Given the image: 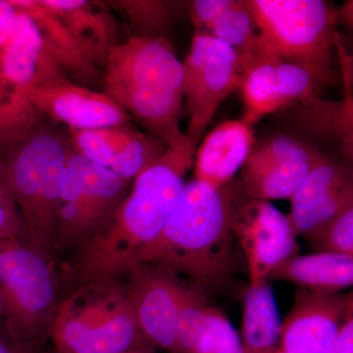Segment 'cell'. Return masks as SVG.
<instances>
[{
  "label": "cell",
  "instance_id": "6da1fadb",
  "mask_svg": "<svg viewBox=\"0 0 353 353\" xmlns=\"http://www.w3.org/2000/svg\"><path fill=\"white\" fill-rule=\"evenodd\" d=\"M194 148H169L134 179L132 189L111 219L77 250L65 274L69 292L114 280L138 264L163 231L194 164Z\"/></svg>",
  "mask_w": 353,
  "mask_h": 353
},
{
  "label": "cell",
  "instance_id": "7a4b0ae2",
  "mask_svg": "<svg viewBox=\"0 0 353 353\" xmlns=\"http://www.w3.org/2000/svg\"><path fill=\"white\" fill-rule=\"evenodd\" d=\"M248 199L241 181L215 188L192 179L159 238L137 265L166 267L206 292L222 287L234 269L236 211Z\"/></svg>",
  "mask_w": 353,
  "mask_h": 353
},
{
  "label": "cell",
  "instance_id": "3957f363",
  "mask_svg": "<svg viewBox=\"0 0 353 353\" xmlns=\"http://www.w3.org/2000/svg\"><path fill=\"white\" fill-rule=\"evenodd\" d=\"M104 94L134 114L168 148L190 146L180 121L183 109V65L162 37H132L109 52Z\"/></svg>",
  "mask_w": 353,
  "mask_h": 353
},
{
  "label": "cell",
  "instance_id": "277c9868",
  "mask_svg": "<svg viewBox=\"0 0 353 353\" xmlns=\"http://www.w3.org/2000/svg\"><path fill=\"white\" fill-rule=\"evenodd\" d=\"M71 150L70 137L39 121L15 143L0 150L29 245L48 260L55 250L58 202Z\"/></svg>",
  "mask_w": 353,
  "mask_h": 353
},
{
  "label": "cell",
  "instance_id": "5b68a950",
  "mask_svg": "<svg viewBox=\"0 0 353 353\" xmlns=\"http://www.w3.org/2000/svg\"><path fill=\"white\" fill-rule=\"evenodd\" d=\"M50 333L57 353H125L152 345L118 279L70 292L57 305Z\"/></svg>",
  "mask_w": 353,
  "mask_h": 353
},
{
  "label": "cell",
  "instance_id": "8992f818",
  "mask_svg": "<svg viewBox=\"0 0 353 353\" xmlns=\"http://www.w3.org/2000/svg\"><path fill=\"white\" fill-rule=\"evenodd\" d=\"M259 31L256 61L333 69L336 11L321 0H248Z\"/></svg>",
  "mask_w": 353,
  "mask_h": 353
},
{
  "label": "cell",
  "instance_id": "52a82bcc",
  "mask_svg": "<svg viewBox=\"0 0 353 353\" xmlns=\"http://www.w3.org/2000/svg\"><path fill=\"white\" fill-rule=\"evenodd\" d=\"M57 294L50 260L20 241L0 250V303L14 343L32 350V343L50 331Z\"/></svg>",
  "mask_w": 353,
  "mask_h": 353
},
{
  "label": "cell",
  "instance_id": "ba28073f",
  "mask_svg": "<svg viewBox=\"0 0 353 353\" xmlns=\"http://www.w3.org/2000/svg\"><path fill=\"white\" fill-rule=\"evenodd\" d=\"M183 65V94L190 122L185 137L194 148L222 102L239 90L238 59L228 44L197 31Z\"/></svg>",
  "mask_w": 353,
  "mask_h": 353
},
{
  "label": "cell",
  "instance_id": "9c48e42d",
  "mask_svg": "<svg viewBox=\"0 0 353 353\" xmlns=\"http://www.w3.org/2000/svg\"><path fill=\"white\" fill-rule=\"evenodd\" d=\"M234 234L245 254L250 285L268 282L278 265L301 250L288 216L266 201L248 199L241 204Z\"/></svg>",
  "mask_w": 353,
  "mask_h": 353
},
{
  "label": "cell",
  "instance_id": "30bf717a",
  "mask_svg": "<svg viewBox=\"0 0 353 353\" xmlns=\"http://www.w3.org/2000/svg\"><path fill=\"white\" fill-rule=\"evenodd\" d=\"M287 215L296 236L309 241L353 205V176L348 161L326 153L290 196Z\"/></svg>",
  "mask_w": 353,
  "mask_h": 353
},
{
  "label": "cell",
  "instance_id": "8fae6325",
  "mask_svg": "<svg viewBox=\"0 0 353 353\" xmlns=\"http://www.w3.org/2000/svg\"><path fill=\"white\" fill-rule=\"evenodd\" d=\"M125 285L139 329L152 345L179 353L176 321L182 281L155 264H139L127 272Z\"/></svg>",
  "mask_w": 353,
  "mask_h": 353
},
{
  "label": "cell",
  "instance_id": "7c38bea8",
  "mask_svg": "<svg viewBox=\"0 0 353 353\" xmlns=\"http://www.w3.org/2000/svg\"><path fill=\"white\" fill-rule=\"evenodd\" d=\"M352 299V294L297 289L275 353H328Z\"/></svg>",
  "mask_w": 353,
  "mask_h": 353
},
{
  "label": "cell",
  "instance_id": "4fadbf2b",
  "mask_svg": "<svg viewBox=\"0 0 353 353\" xmlns=\"http://www.w3.org/2000/svg\"><path fill=\"white\" fill-rule=\"evenodd\" d=\"M0 76L10 88L16 103H30V88L57 85L70 81L58 66L38 26L27 14L18 11L13 31L0 52Z\"/></svg>",
  "mask_w": 353,
  "mask_h": 353
},
{
  "label": "cell",
  "instance_id": "5bb4252c",
  "mask_svg": "<svg viewBox=\"0 0 353 353\" xmlns=\"http://www.w3.org/2000/svg\"><path fill=\"white\" fill-rule=\"evenodd\" d=\"M26 97L37 113L63 123L70 129L121 126L130 119L127 111L108 94L71 81L30 88Z\"/></svg>",
  "mask_w": 353,
  "mask_h": 353
},
{
  "label": "cell",
  "instance_id": "9a60e30c",
  "mask_svg": "<svg viewBox=\"0 0 353 353\" xmlns=\"http://www.w3.org/2000/svg\"><path fill=\"white\" fill-rule=\"evenodd\" d=\"M63 23L95 67L105 64L118 43V25L105 4L88 0H39Z\"/></svg>",
  "mask_w": 353,
  "mask_h": 353
},
{
  "label": "cell",
  "instance_id": "2e32d148",
  "mask_svg": "<svg viewBox=\"0 0 353 353\" xmlns=\"http://www.w3.org/2000/svg\"><path fill=\"white\" fill-rule=\"evenodd\" d=\"M254 131L243 120H229L209 132L194 160V179L221 188L233 180L252 152Z\"/></svg>",
  "mask_w": 353,
  "mask_h": 353
},
{
  "label": "cell",
  "instance_id": "e0dca14e",
  "mask_svg": "<svg viewBox=\"0 0 353 353\" xmlns=\"http://www.w3.org/2000/svg\"><path fill=\"white\" fill-rule=\"evenodd\" d=\"M268 280L285 281L310 292L338 294L353 284V256L321 252L296 255L278 265Z\"/></svg>",
  "mask_w": 353,
  "mask_h": 353
},
{
  "label": "cell",
  "instance_id": "ac0fdd59",
  "mask_svg": "<svg viewBox=\"0 0 353 353\" xmlns=\"http://www.w3.org/2000/svg\"><path fill=\"white\" fill-rule=\"evenodd\" d=\"M130 183L108 168L88 161L77 230V250L108 224L129 194Z\"/></svg>",
  "mask_w": 353,
  "mask_h": 353
},
{
  "label": "cell",
  "instance_id": "d6986e66",
  "mask_svg": "<svg viewBox=\"0 0 353 353\" xmlns=\"http://www.w3.org/2000/svg\"><path fill=\"white\" fill-rule=\"evenodd\" d=\"M10 2L18 11L27 14L34 21L53 59L67 76L83 83L94 82L99 78L97 67L83 55L63 23L39 0Z\"/></svg>",
  "mask_w": 353,
  "mask_h": 353
},
{
  "label": "cell",
  "instance_id": "ffe728a7",
  "mask_svg": "<svg viewBox=\"0 0 353 353\" xmlns=\"http://www.w3.org/2000/svg\"><path fill=\"white\" fill-rule=\"evenodd\" d=\"M282 322L268 282L250 285L243 301L241 353H275Z\"/></svg>",
  "mask_w": 353,
  "mask_h": 353
},
{
  "label": "cell",
  "instance_id": "44dd1931",
  "mask_svg": "<svg viewBox=\"0 0 353 353\" xmlns=\"http://www.w3.org/2000/svg\"><path fill=\"white\" fill-rule=\"evenodd\" d=\"M325 154L312 161L285 163H255L245 160L241 167V183L246 196L266 201L290 199Z\"/></svg>",
  "mask_w": 353,
  "mask_h": 353
},
{
  "label": "cell",
  "instance_id": "7402d4cb",
  "mask_svg": "<svg viewBox=\"0 0 353 353\" xmlns=\"http://www.w3.org/2000/svg\"><path fill=\"white\" fill-rule=\"evenodd\" d=\"M209 34L233 50L238 59L241 76L256 62L257 31L250 2L236 1L211 28Z\"/></svg>",
  "mask_w": 353,
  "mask_h": 353
},
{
  "label": "cell",
  "instance_id": "603a6c76",
  "mask_svg": "<svg viewBox=\"0 0 353 353\" xmlns=\"http://www.w3.org/2000/svg\"><path fill=\"white\" fill-rule=\"evenodd\" d=\"M277 62L259 60L241 75L240 87L245 103L243 120L252 126L262 117L283 108L279 95Z\"/></svg>",
  "mask_w": 353,
  "mask_h": 353
},
{
  "label": "cell",
  "instance_id": "cb8c5ba5",
  "mask_svg": "<svg viewBox=\"0 0 353 353\" xmlns=\"http://www.w3.org/2000/svg\"><path fill=\"white\" fill-rule=\"evenodd\" d=\"M277 88L283 108L304 102L334 83L333 69L283 62L276 67Z\"/></svg>",
  "mask_w": 353,
  "mask_h": 353
},
{
  "label": "cell",
  "instance_id": "d4e9b609",
  "mask_svg": "<svg viewBox=\"0 0 353 353\" xmlns=\"http://www.w3.org/2000/svg\"><path fill=\"white\" fill-rule=\"evenodd\" d=\"M137 131L121 125L97 129H70L72 150L97 166L108 168L116 155L136 134Z\"/></svg>",
  "mask_w": 353,
  "mask_h": 353
},
{
  "label": "cell",
  "instance_id": "484cf974",
  "mask_svg": "<svg viewBox=\"0 0 353 353\" xmlns=\"http://www.w3.org/2000/svg\"><path fill=\"white\" fill-rule=\"evenodd\" d=\"M206 290L182 283L176 321V341L179 353H192L206 323L208 306Z\"/></svg>",
  "mask_w": 353,
  "mask_h": 353
},
{
  "label": "cell",
  "instance_id": "4316f807",
  "mask_svg": "<svg viewBox=\"0 0 353 353\" xmlns=\"http://www.w3.org/2000/svg\"><path fill=\"white\" fill-rule=\"evenodd\" d=\"M326 152L307 139L290 134H277L253 146L246 158L255 163H285V162L312 161Z\"/></svg>",
  "mask_w": 353,
  "mask_h": 353
},
{
  "label": "cell",
  "instance_id": "83f0119b",
  "mask_svg": "<svg viewBox=\"0 0 353 353\" xmlns=\"http://www.w3.org/2000/svg\"><path fill=\"white\" fill-rule=\"evenodd\" d=\"M163 141L137 132L131 141L116 155L109 170L125 180H134L168 150Z\"/></svg>",
  "mask_w": 353,
  "mask_h": 353
},
{
  "label": "cell",
  "instance_id": "f1b7e54d",
  "mask_svg": "<svg viewBox=\"0 0 353 353\" xmlns=\"http://www.w3.org/2000/svg\"><path fill=\"white\" fill-rule=\"evenodd\" d=\"M192 353H241L240 336L219 308L208 306L205 326Z\"/></svg>",
  "mask_w": 353,
  "mask_h": 353
},
{
  "label": "cell",
  "instance_id": "f546056e",
  "mask_svg": "<svg viewBox=\"0 0 353 353\" xmlns=\"http://www.w3.org/2000/svg\"><path fill=\"white\" fill-rule=\"evenodd\" d=\"M0 240L29 243L6 164L0 157Z\"/></svg>",
  "mask_w": 353,
  "mask_h": 353
},
{
  "label": "cell",
  "instance_id": "4dcf8cb0",
  "mask_svg": "<svg viewBox=\"0 0 353 353\" xmlns=\"http://www.w3.org/2000/svg\"><path fill=\"white\" fill-rule=\"evenodd\" d=\"M118 3L134 27L141 32V36L159 37L157 34L171 25L172 18L163 2L128 0Z\"/></svg>",
  "mask_w": 353,
  "mask_h": 353
},
{
  "label": "cell",
  "instance_id": "1f68e13d",
  "mask_svg": "<svg viewBox=\"0 0 353 353\" xmlns=\"http://www.w3.org/2000/svg\"><path fill=\"white\" fill-rule=\"evenodd\" d=\"M308 241L318 252L353 256V205L343 210Z\"/></svg>",
  "mask_w": 353,
  "mask_h": 353
},
{
  "label": "cell",
  "instance_id": "d6a6232c",
  "mask_svg": "<svg viewBox=\"0 0 353 353\" xmlns=\"http://www.w3.org/2000/svg\"><path fill=\"white\" fill-rule=\"evenodd\" d=\"M238 0H196L190 4V14L197 31H210L215 23L233 8Z\"/></svg>",
  "mask_w": 353,
  "mask_h": 353
},
{
  "label": "cell",
  "instance_id": "836d02e7",
  "mask_svg": "<svg viewBox=\"0 0 353 353\" xmlns=\"http://www.w3.org/2000/svg\"><path fill=\"white\" fill-rule=\"evenodd\" d=\"M328 353H353V306L348 309Z\"/></svg>",
  "mask_w": 353,
  "mask_h": 353
},
{
  "label": "cell",
  "instance_id": "e575fe53",
  "mask_svg": "<svg viewBox=\"0 0 353 353\" xmlns=\"http://www.w3.org/2000/svg\"><path fill=\"white\" fill-rule=\"evenodd\" d=\"M17 15L18 10L10 0H0V52L10 38Z\"/></svg>",
  "mask_w": 353,
  "mask_h": 353
},
{
  "label": "cell",
  "instance_id": "d590c367",
  "mask_svg": "<svg viewBox=\"0 0 353 353\" xmlns=\"http://www.w3.org/2000/svg\"><path fill=\"white\" fill-rule=\"evenodd\" d=\"M11 90L7 85L6 81L0 76V118L6 112L9 101H10Z\"/></svg>",
  "mask_w": 353,
  "mask_h": 353
},
{
  "label": "cell",
  "instance_id": "8d00e7d4",
  "mask_svg": "<svg viewBox=\"0 0 353 353\" xmlns=\"http://www.w3.org/2000/svg\"><path fill=\"white\" fill-rule=\"evenodd\" d=\"M23 348L14 343L9 336L0 333V353H22Z\"/></svg>",
  "mask_w": 353,
  "mask_h": 353
},
{
  "label": "cell",
  "instance_id": "74e56055",
  "mask_svg": "<svg viewBox=\"0 0 353 353\" xmlns=\"http://www.w3.org/2000/svg\"><path fill=\"white\" fill-rule=\"evenodd\" d=\"M125 353H154L153 352V347H145L143 348H139V350H132V352H128Z\"/></svg>",
  "mask_w": 353,
  "mask_h": 353
},
{
  "label": "cell",
  "instance_id": "f35d334b",
  "mask_svg": "<svg viewBox=\"0 0 353 353\" xmlns=\"http://www.w3.org/2000/svg\"><path fill=\"white\" fill-rule=\"evenodd\" d=\"M8 243H10V241L0 240V250H1L2 248H4V246H6Z\"/></svg>",
  "mask_w": 353,
  "mask_h": 353
},
{
  "label": "cell",
  "instance_id": "ab89813d",
  "mask_svg": "<svg viewBox=\"0 0 353 353\" xmlns=\"http://www.w3.org/2000/svg\"><path fill=\"white\" fill-rule=\"evenodd\" d=\"M3 319V313H2V306L1 303H0V321ZM0 333H1V331H0Z\"/></svg>",
  "mask_w": 353,
  "mask_h": 353
},
{
  "label": "cell",
  "instance_id": "60d3db41",
  "mask_svg": "<svg viewBox=\"0 0 353 353\" xmlns=\"http://www.w3.org/2000/svg\"><path fill=\"white\" fill-rule=\"evenodd\" d=\"M22 353H32L31 350H28V348H23Z\"/></svg>",
  "mask_w": 353,
  "mask_h": 353
}]
</instances>
